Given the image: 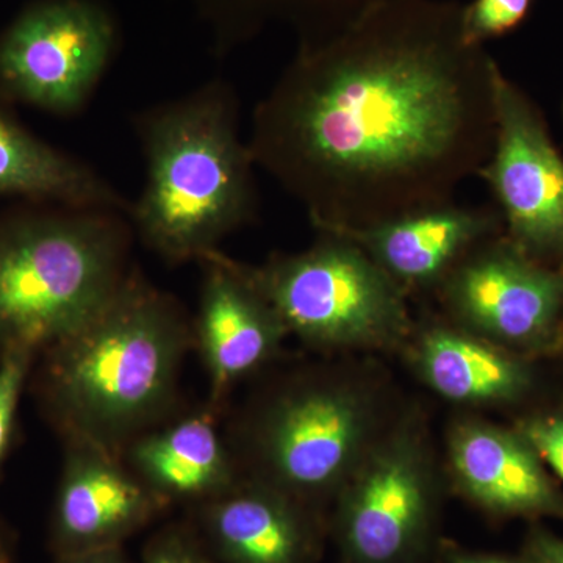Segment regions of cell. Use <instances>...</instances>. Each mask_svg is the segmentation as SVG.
I'll list each match as a JSON object with an SVG mask.
<instances>
[{
    "label": "cell",
    "mask_w": 563,
    "mask_h": 563,
    "mask_svg": "<svg viewBox=\"0 0 563 563\" xmlns=\"http://www.w3.org/2000/svg\"><path fill=\"white\" fill-rule=\"evenodd\" d=\"M457 0H383L298 46L261 99L252 161L317 232L355 231L454 202L490 158L495 76Z\"/></svg>",
    "instance_id": "obj_1"
},
{
    "label": "cell",
    "mask_w": 563,
    "mask_h": 563,
    "mask_svg": "<svg viewBox=\"0 0 563 563\" xmlns=\"http://www.w3.org/2000/svg\"><path fill=\"white\" fill-rule=\"evenodd\" d=\"M195 351L184 306L132 266L90 320L40 352L31 380L62 442L120 454L179 412L181 366Z\"/></svg>",
    "instance_id": "obj_2"
},
{
    "label": "cell",
    "mask_w": 563,
    "mask_h": 563,
    "mask_svg": "<svg viewBox=\"0 0 563 563\" xmlns=\"http://www.w3.org/2000/svg\"><path fill=\"white\" fill-rule=\"evenodd\" d=\"M146 181L129 221L172 265L199 262L255 220L254 161L240 133V99L222 79L152 106L133 120Z\"/></svg>",
    "instance_id": "obj_3"
},
{
    "label": "cell",
    "mask_w": 563,
    "mask_h": 563,
    "mask_svg": "<svg viewBox=\"0 0 563 563\" xmlns=\"http://www.w3.org/2000/svg\"><path fill=\"white\" fill-rule=\"evenodd\" d=\"M133 229L117 211L25 203L0 214V358L60 342L131 273Z\"/></svg>",
    "instance_id": "obj_4"
},
{
    "label": "cell",
    "mask_w": 563,
    "mask_h": 563,
    "mask_svg": "<svg viewBox=\"0 0 563 563\" xmlns=\"http://www.w3.org/2000/svg\"><path fill=\"white\" fill-rule=\"evenodd\" d=\"M379 409L363 385L329 374L295 377L272 393L229 440L243 477L321 509L379 439Z\"/></svg>",
    "instance_id": "obj_5"
},
{
    "label": "cell",
    "mask_w": 563,
    "mask_h": 563,
    "mask_svg": "<svg viewBox=\"0 0 563 563\" xmlns=\"http://www.w3.org/2000/svg\"><path fill=\"white\" fill-rule=\"evenodd\" d=\"M290 335L318 350H387L412 332L406 291L346 236L318 232L296 254L239 262Z\"/></svg>",
    "instance_id": "obj_6"
},
{
    "label": "cell",
    "mask_w": 563,
    "mask_h": 563,
    "mask_svg": "<svg viewBox=\"0 0 563 563\" xmlns=\"http://www.w3.org/2000/svg\"><path fill=\"white\" fill-rule=\"evenodd\" d=\"M431 454L412 421L383 432L335 496L331 529L342 563H428L439 493Z\"/></svg>",
    "instance_id": "obj_7"
},
{
    "label": "cell",
    "mask_w": 563,
    "mask_h": 563,
    "mask_svg": "<svg viewBox=\"0 0 563 563\" xmlns=\"http://www.w3.org/2000/svg\"><path fill=\"white\" fill-rule=\"evenodd\" d=\"M98 0H38L0 35V98L70 117L87 106L117 49Z\"/></svg>",
    "instance_id": "obj_8"
},
{
    "label": "cell",
    "mask_w": 563,
    "mask_h": 563,
    "mask_svg": "<svg viewBox=\"0 0 563 563\" xmlns=\"http://www.w3.org/2000/svg\"><path fill=\"white\" fill-rule=\"evenodd\" d=\"M459 328L517 352L563 347V268L529 257L498 233L477 244L440 285Z\"/></svg>",
    "instance_id": "obj_9"
},
{
    "label": "cell",
    "mask_w": 563,
    "mask_h": 563,
    "mask_svg": "<svg viewBox=\"0 0 563 563\" xmlns=\"http://www.w3.org/2000/svg\"><path fill=\"white\" fill-rule=\"evenodd\" d=\"M495 107V144L477 177L495 196L504 235L529 257L563 268V155L542 111L501 66Z\"/></svg>",
    "instance_id": "obj_10"
},
{
    "label": "cell",
    "mask_w": 563,
    "mask_h": 563,
    "mask_svg": "<svg viewBox=\"0 0 563 563\" xmlns=\"http://www.w3.org/2000/svg\"><path fill=\"white\" fill-rule=\"evenodd\" d=\"M63 451L51 517L55 558L122 547L168 509L120 454L79 440L63 442Z\"/></svg>",
    "instance_id": "obj_11"
},
{
    "label": "cell",
    "mask_w": 563,
    "mask_h": 563,
    "mask_svg": "<svg viewBox=\"0 0 563 563\" xmlns=\"http://www.w3.org/2000/svg\"><path fill=\"white\" fill-rule=\"evenodd\" d=\"M202 268L198 312L192 318L195 351L209 379V406L222 410L229 393L244 377L272 361L287 339V328L239 261L213 251Z\"/></svg>",
    "instance_id": "obj_12"
},
{
    "label": "cell",
    "mask_w": 563,
    "mask_h": 563,
    "mask_svg": "<svg viewBox=\"0 0 563 563\" xmlns=\"http://www.w3.org/2000/svg\"><path fill=\"white\" fill-rule=\"evenodd\" d=\"M191 510L217 563H320L328 528L321 510L272 485L242 476Z\"/></svg>",
    "instance_id": "obj_13"
},
{
    "label": "cell",
    "mask_w": 563,
    "mask_h": 563,
    "mask_svg": "<svg viewBox=\"0 0 563 563\" xmlns=\"http://www.w3.org/2000/svg\"><path fill=\"white\" fill-rule=\"evenodd\" d=\"M448 455L459 490L485 514L563 521V492L517 428L461 420L451 429Z\"/></svg>",
    "instance_id": "obj_14"
},
{
    "label": "cell",
    "mask_w": 563,
    "mask_h": 563,
    "mask_svg": "<svg viewBox=\"0 0 563 563\" xmlns=\"http://www.w3.org/2000/svg\"><path fill=\"white\" fill-rule=\"evenodd\" d=\"M503 232L498 210L451 202L372 228L332 233L361 246L407 295L439 288L470 251Z\"/></svg>",
    "instance_id": "obj_15"
},
{
    "label": "cell",
    "mask_w": 563,
    "mask_h": 563,
    "mask_svg": "<svg viewBox=\"0 0 563 563\" xmlns=\"http://www.w3.org/2000/svg\"><path fill=\"white\" fill-rule=\"evenodd\" d=\"M220 413L209 404L195 412L179 410L136 437L122 451V461L168 506L207 501L242 479Z\"/></svg>",
    "instance_id": "obj_16"
},
{
    "label": "cell",
    "mask_w": 563,
    "mask_h": 563,
    "mask_svg": "<svg viewBox=\"0 0 563 563\" xmlns=\"http://www.w3.org/2000/svg\"><path fill=\"white\" fill-rule=\"evenodd\" d=\"M415 366L437 395L462 406H512L536 387L528 357L451 325L435 324L421 332Z\"/></svg>",
    "instance_id": "obj_17"
},
{
    "label": "cell",
    "mask_w": 563,
    "mask_h": 563,
    "mask_svg": "<svg viewBox=\"0 0 563 563\" xmlns=\"http://www.w3.org/2000/svg\"><path fill=\"white\" fill-rule=\"evenodd\" d=\"M9 106L0 98V198L131 214L132 202L106 177L33 135Z\"/></svg>",
    "instance_id": "obj_18"
},
{
    "label": "cell",
    "mask_w": 563,
    "mask_h": 563,
    "mask_svg": "<svg viewBox=\"0 0 563 563\" xmlns=\"http://www.w3.org/2000/svg\"><path fill=\"white\" fill-rule=\"evenodd\" d=\"M209 24L221 54L261 35L273 24L288 25L298 46L329 40L383 0H188Z\"/></svg>",
    "instance_id": "obj_19"
},
{
    "label": "cell",
    "mask_w": 563,
    "mask_h": 563,
    "mask_svg": "<svg viewBox=\"0 0 563 563\" xmlns=\"http://www.w3.org/2000/svg\"><path fill=\"white\" fill-rule=\"evenodd\" d=\"M532 0H472L462 5V33L466 43L485 46L514 32L528 18Z\"/></svg>",
    "instance_id": "obj_20"
},
{
    "label": "cell",
    "mask_w": 563,
    "mask_h": 563,
    "mask_svg": "<svg viewBox=\"0 0 563 563\" xmlns=\"http://www.w3.org/2000/svg\"><path fill=\"white\" fill-rule=\"evenodd\" d=\"M36 355L33 352H11L0 358V465L9 454L16 429L21 396L31 380Z\"/></svg>",
    "instance_id": "obj_21"
},
{
    "label": "cell",
    "mask_w": 563,
    "mask_h": 563,
    "mask_svg": "<svg viewBox=\"0 0 563 563\" xmlns=\"http://www.w3.org/2000/svg\"><path fill=\"white\" fill-rule=\"evenodd\" d=\"M141 563H217L191 523L165 526L144 547Z\"/></svg>",
    "instance_id": "obj_22"
},
{
    "label": "cell",
    "mask_w": 563,
    "mask_h": 563,
    "mask_svg": "<svg viewBox=\"0 0 563 563\" xmlns=\"http://www.w3.org/2000/svg\"><path fill=\"white\" fill-rule=\"evenodd\" d=\"M517 429L536 448L550 472L563 483V402L525 417Z\"/></svg>",
    "instance_id": "obj_23"
},
{
    "label": "cell",
    "mask_w": 563,
    "mask_h": 563,
    "mask_svg": "<svg viewBox=\"0 0 563 563\" xmlns=\"http://www.w3.org/2000/svg\"><path fill=\"white\" fill-rule=\"evenodd\" d=\"M520 555L526 563H563V537L533 525L526 533Z\"/></svg>",
    "instance_id": "obj_24"
},
{
    "label": "cell",
    "mask_w": 563,
    "mask_h": 563,
    "mask_svg": "<svg viewBox=\"0 0 563 563\" xmlns=\"http://www.w3.org/2000/svg\"><path fill=\"white\" fill-rule=\"evenodd\" d=\"M435 558L439 563H526L521 555L481 553L454 542H440Z\"/></svg>",
    "instance_id": "obj_25"
},
{
    "label": "cell",
    "mask_w": 563,
    "mask_h": 563,
    "mask_svg": "<svg viewBox=\"0 0 563 563\" xmlns=\"http://www.w3.org/2000/svg\"><path fill=\"white\" fill-rule=\"evenodd\" d=\"M55 563H132L124 547L109 548V550L90 551V553L65 555L55 558Z\"/></svg>",
    "instance_id": "obj_26"
},
{
    "label": "cell",
    "mask_w": 563,
    "mask_h": 563,
    "mask_svg": "<svg viewBox=\"0 0 563 563\" xmlns=\"http://www.w3.org/2000/svg\"><path fill=\"white\" fill-rule=\"evenodd\" d=\"M11 562H13V554H11L9 540H7V537L0 531V563Z\"/></svg>",
    "instance_id": "obj_27"
}]
</instances>
